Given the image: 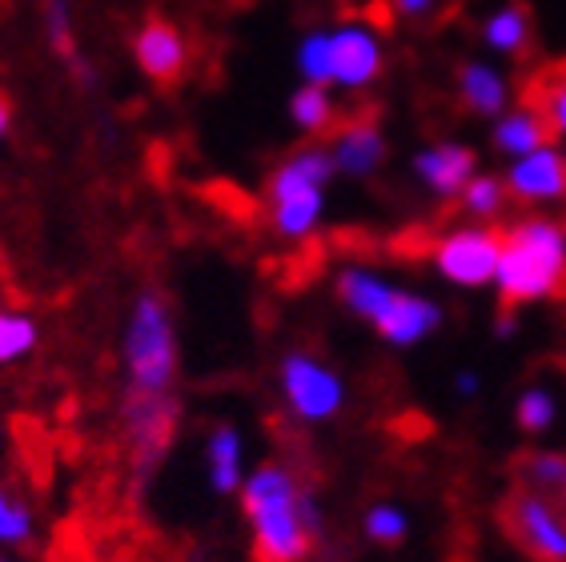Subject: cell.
Listing matches in <instances>:
<instances>
[{
    "label": "cell",
    "mask_w": 566,
    "mask_h": 562,
    "mask_svg": "<svg viewBox=\"0 0 566 562\" xmlns=\"http://www.w3.org/2000/svg\"><path fill=\"white\" fill-rule=\"evenodd\" d=\"M120 438L137 482L165 466L181 430V334L161 285H142L120 322Z\"/></svg>",
    "instance_id": "obj_1"
},
{
    "label": "cell",
    "mask_w": 566,
    "mask_h": 562,
    "mask_svg": "<svg viewBox=\"0 0 566 562\" xmlns=\"http://www.w3.org/2000/svg\"><path fill=\"white\" fill-rule=\"evenodd\" d=\"M258 562H305L322 539V507L290 462L253 466L238 490Z\"/></svg>",
    "instance_id": "obj_2"
},
{
    "label": "cell",
    "mask_w": 566,
    "mask_h": 562,
    "mask_svg": "<svg viewBox=\"0 0 566 562\" xmlns=\"http://www.w3.org/2000/svg\"><path fill=\"white\" fill-rule=\"evenodd\" d=\"M334 298L354 322L370 325L390 350H415L447 325V305L430 293L402 290L390 273L366 261H346L334 273Z\"/></svg>",
    "instance_id": "obj_3"
},
{
    "label": "cell",
    "mask_w": 566,
    "mask_h": 562,
    "mask_svg": "<svg viewBox=\"0 0 566 562\" xmlns=\"http://www.w3.org/2000/svg\"><path fill=\"white\" fill-rule=\"evenodd\" d=\"M494 298L502 310L555 302L566 293V221L555 214H526L502 229Z\"/></svg>",
    "instance_id": "obj_4"
},
{
    "label": "cell",
    "mask_w": 566,
    "mask_h": 562,
    "mask_svg": "<svg viewBox=\"0 0 566 562\" xmlns=\"http://www.w3.org/2000/svg\"><path fill=\"white\" fill-rule=\"evenodd\" d=\"M294 69L302 76V85L361 97L386 73V37L361 17L317 24V29H305L297 37Z\"/></svg>",
    "instance_id": "obj_5"
},
{
    "label": "cell",
    "mask_w": 566,
    "mask_h": 562,
    "mask_svg": "<svg viewBox=\"0 0 566 562\" xmlns=\"http://www.w3.org/2000/svg\"><path fill=\"white\" fill-rule=\"evenodd\" d=\"M334 162L326 140H305L290 149L265 177V221L273 238L302 246L326 226L329 185H334Z\"/></svg>",
    "instance_id": "obj_6"
},
{
    "label": "cell",
    "mask_w": 566,
    "mask_h": 562,
    "mask_svg": "<svg viewBox=\"0 0 566 562\" xmlns=\"http://www.w3.org/2000/svg\"><path fill=\"white\" fill-rule=\"evenodd\" d=\"M277 394H282L285 414L302 426H326L342 418L349 402V386L338 366L314 350H285L277 357Z\"/></svg>",
    "instance_id": "obj_7"
},
{
    "label": "cell",
    "mask_w": 566,
    "mask_h": 562,
    "mask_svg": "<svg viewBox=\"0 0 566 562\" xmlns=\"http://www.w3.org/2000/svg\"><path fill=\"white\" fill-rule=\"evenodd\" d=\"M502 253V229L479 226V221H462V226L442 229L430 246V270L438 281H447L454 290L474 293L491 290L494 273H499Z\"/></svg>",
    "instance_id": "obj_8"
},
{
    "label": "cell",
    "mask_w": 566,
    "mask_h": 562,
    "mask_svg": "<svg viewBox=\"0 0 566 562\" xmlns=\"http://www.w3.org/2000/svg\"><path fill=\"white\" fill-rule=\"evenodd\" d=\"M502 530L534 562H566V507L543 490H514L502 502Z\"/></svg>",
    "instance_id": "obj_9"
},
{
    "label": "cell",
    "mask_w": 566,
    "mask_h": 562,
    "mask_svg": "<svg viewBox=\"0 0 566 562\" xmlns=\"http://www.w3.org/2000/svg\"><path fill=\"white\" fill-rule=\"evenodd\" d=\"M502 185L514 206H526L534 214H546L551 206L566 201V145L546 140L543 149L526 153L502 169Z\"/></svg>",
    "instance_id": "obj_10"
},
{
    "label": "cell",
    "mask_w": 566,
    "mask_h": 562,
    "mask_svg": "<svg viewBox=\"0 0 566 562\" xmlns=\"http://www.w3.org/2000/svg\"><path fill=\"white\" fill-rule=\"evenodd\" d=\"M410 174L422 185V194H430L434 201H458L462 189L482 174L479 149L454 137L426 140L422 149H415V157H410Z\"/></svg>",
    "instance_id": "obj_11"
},
{
    "label": "cell",
    "mask_w": 566,
    "mask_h": 562,
    "mask_svg": "<svg viewBox=\"0 0 566 562\" xmlns=\"http://www.w3.org/2000/svg\"><path fill=\"white\" fill-rule=\"evenodd\" d=\"M133 65L145 81L153 85H177L189 69V37L165 17H149V21L133 33Z\"/></svg>",
    "instance_id": "obj_12"
},
{
    "label": "cell",
    "mask_w": 566,
    "mask_h": 562,
    "mask_svg": "<svg viewBox=\"0 0 566 562\" xmlns=\"http://www.w3.org/2000/svg\"><path fill=\"white\" fill-rule=\"evenodd\" d=\"M454 97L470 117L486 121V125L499 121L511 105H518L511 73L499 61H486V56H467L454 69Z\"/></svg>",
    "instance_id": "obj_13"
},
{
    "label": "cell",
    "mask_w": 566,
    "mask_h": 562,
    "mask_svg": "<svg viewBox=\"0 0 566 562\" xmlns=\"http://www.w3.org/2000/svg\"><path fill=\"white\" fill-rule=\"evenodd\" d=\"M326 149H329V162H334V174L338 177H349V181H374V177L381 174L386 157H390V140H386L378 121L354 117L329 133Z\"/></svg>",
    "instance_id": "obj_14"
},
{
    "label": "cell",
    "mask_w": 566,
    "mask_h": 562,
    "mask_svg": "<svg viewBox=\"0 0 566 562\" xmlns=\"http://www.w3.org/2000/svg\"><path fill=\"white\" fill-rule=\"evenodd\" d=\"M41 17H44V41H49L53 56L69 69L76 89L93 93L101 85V73L76 49V0H41Z\"/></svg>",
    "instance_id": "obj_15"
},
{
    "label": "cell",
    "mask_w": 566,
    "mask_h": 562,
    "mask_svg": "<svg viewBox=\"0 0 566 562\" xmlns=\"http://www.w3.org/2000/svg\"><path fill=\"white\" fill-rule=\"evenodd\" d=\"M245 434L238 422H213L206 434V482L218 498H238L245 482Z\"/></svg>",
    "instance_id": "obj_16"
},
{
    "label": "cell",
    "mask_w": 566,
    "mask_h": 562,
    "mask_svg": "<svg viewBox=\"0 0 566 562\" xmlns=\"http://www.w3.org/2000/svg\"><path fill=\"white\" fill-rule=\"evenodd\" d=\"M546 140H551V129H546V121L534 101H518V105L506 108L499 121H491V149H494V157H502L506 165L518 162V157H526V153H534V149H543Z\"/></svg>",
    "instance_id": "obj_17"
},
{
    "label": "cell",
    "mask_w": 566,
    "mask_h": 562,
    "mask_svg": "<svg viewBox=\"0 0 566 562\" xmlns=\"http://www.w3.org/2000/svg\"><path fill=\"white\" fill-rule=\"evenodd\" d=\"M479 37H482V49L491 56H506V61L523 56L534 41L531 9H526L523 0H506V4H499V9H491L482 17Z\"/></svg>",
    "instance_id": "obj_18"
},
{
    "label": "cell",
    "mask_w": 566,
    "mask_h": 562,
    "mask_svg": "<svg viewBox=\"0 0 566 562\" xmlns=\"http://www.w3.org/2000/svg\"><path fill=\"white\" fill-rule=\"evenodd\" d=\"M285 113H290V125L297 133H305L310 140L326 137L338 125V101H334L329 89L317 85H297L290 93V101H285Z\"/></svg>",
    "instance_id": "obj_19"
},
{
    "label": "cell",
    "mask_w": 566,
    "mask_h": 562,
    "mask_svg": "<svg viewBox=\"0 0 566 562\" xmlns=\"http://www.w3.org/2000/svg\"><path fill=\"white\" fill-rule=\"evenodd\" d=\"M558 414H563V402H558V394L546 382L518 389V398H514V426L526 438H546L558 426Z\"/></svg>",
    "instance_id": "obj_20"
},
{
    "label": "cell",
    "mask_w": 566,
    "mask_h": 562,
    "mask_svg": "<svg viewBox=\"0 0 566 562\" xmlns=\"http://www.w3.org/2000/svg\"><path fill=\"white\" fill-rule=\"evenodd\" d=\"M41 346V325L29 310L0 302V366H17Z\"/></svg>",
    "instance_id": "obj_21"
},
{
    "label": "cell",
    "mask_w": 566,
    "mask_h": 562,
    "mask_svg": "<svg viewBox=\"0 0 566 562\" xmlns=\"http://www.w3.org/2000/svg\"><path fill=\"white\" fill-rule=\"evenodd\" d=\"M506 206H511V194L502 185V174H479L458 197V209L467 214V221H479V226H494Z\"/></svg>",
    "instance_id": "obj_22"
},
{
    "label": "cell",
    "mask_w": 566,
    "mask_h": 562,
    "mask_svg": "<svg viewBox=\"0 0 566 562\" xmlns=\"http://www.w3.org/2000/svg\"><path fill=\"white\" fill-rule=\"evenodd\" d=\"M361 534L374 542V547H402L406 534H410V514H406L402 502H390V498H381L374 502L366 514H361Z\"/></svg>",
    "instance_id": "obj_23"
},
{
    "label": "cell",
    "mask_w": 566,
    "mask_h": 562,
    "mask_svg": "<svg viewBox=\"0 0 566 562\" xmlns=\"http://www.w3.org/2000/svg\"><path fill=\"white\" fill-rule=\"evenodd\" d=\"M518 470H523L526 487L543 490V495L558 498L566 507V455L563 450H531Z\"/></svg>",
    "instance_id": "obj_24"
},
{
    "label": "cell",
    "mask_w": 566,
    "mask_h": 562,
    "mask_svg": "<svg viewBox=\"0 0 566 562\" xmlns=\"http://www.w3.org/2000/svg\"><path fill=\"white\" fill-rule=\"evenodd\" d=\"M33 539H36L33 510L24 507L12 490L0 487V547H4V551H21V547H29Z\"/></svg>",
    "instance_id": "obj_25"
},
{
    "label": "cell",
    "mask_w": 566,
    "mask_h": 562,
    "mask_svg": "<svg viewBox=\"0 0 566 562\" xmlns=\"http://www.w3.org/2000/svg\"><path fill=\"white\" fill-rule=\"evenodd\" d=\"M534 105H538V113H543L546 129H551V140L566 145V69H555V73L546 76L543 85H538Z\"/></svg>",
    "instance_id": "obj_26"
},
{
    "label": "cell",
    "mask_w": 566,
    "mask_h": 562,
    "mask_svg": "<svg viewBox=\"0 0 566 562\" xmlns=\"http://www.w3.org/2000/svg\"><path fill=\"white\" fill-rule=\"evenodd\" d=\"M447 9V0H390V12L406 24H426L434 21L438 12Z\"/></svg>",
    "instance_id": "obj_27"
},
{
    "label": "cell",
    "mask_w": 566,
    "mask_h": 562,
    "mask_svg": "<svg viewBox=\"0 0 566 562\" xmlns=\"http://www.w3.org/2000/svg\"><path fill=\"white\" fill-rule=\"evenodd\" d=\"M450 389H454L458 402H474L482 394V374H479V370H470V366L454 370V378H450Z\"/></svg>",
    "instance_id": "obj_28"
},
{
    "label": "cell",
    "mask_w": 566,
    "mask_h": 562,
    "mask_svg": "<svg viewBox=\"0 0 566 562\" xmlns=\"http://www.w3.org/2000/svg\"><path fill=\"white\" fill-rule=\"evenodd\" d=\"M514 334H518V314H514V310H502V314L494 318V337L506 342V337H514Z\"/></svg>",
    "instance_id": "obj_29"
},
{
    "label": "cell",
    "mask_w": 566,
    "mask_h": 562,
    "mask_svg": "<svg viewBox=\"0 0 566 562\" xmlns=\"http://www.w3.org/2000/svg\"><path fill=\"white\" fill-rule=\"evenodd\" d=\"M9 129H12V105L0 97V140L9 137Z\"/></svg>",
    "instance_id": "obj_30"
},
{
    "label": "cell",
    "mask_w": 566,
    "mask_h": 562,
    "mask_svg": "<svg viewBox=\"0 0 566 562\" xmlns=\"http://www.w3.org/2000/svg\"><path fill=\"white\" fill-rule=\"evenodd\" d=\"M0 443H4V422H0Z\"/></svg>",
    "instance_id": "obj_31"
},
{
    "label": "cell",
    "mask_w": 566,
    "mask_h": 562,
    "mask_svg": "<svg viewBox=\"0 0 566 562\" xmlns=\"http://www.w3.org/2000/svg\"><path fill=\"white\" fill-rule=\"evenodd\" d=\"M0 562H12V559H0Z\"/></svg>",
    "instance_id": "obj_32"
}]
</instances>
